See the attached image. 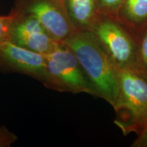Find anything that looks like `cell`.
I'll list each match as a JSON object with an SVG mask.
<instances>
[{"mask_svg": "<svg viewBox=\"0 0 147 147\" xmlns=\"http://www.w3.org/2000/svg\"><path fill=\"white\" fill-rule=\"evenodd\" d=\"M62 43L76 56L97 97L113 106L119 94L118 68L94 34L76 32Z\"/></svg>", "mask_w": 147, "mask_h": 147, "instance_id": "6da1fadb", "label": "cell"}, {"mask_svg": "<svg viewBox=\"0 0 147 147\" xmlns=\"http://www.w3.org/2000/svg\"><path fill=\"white\" fill-rule=\"evenodd\" d=\"M114 123L124 136L140 133L147 123V78L134 68H118Z\"/></svg>", "mask_w": 147, "mask_h": 147, "instance_id": "7a4b0ae2", "label": "cell"}, {"mask_svg": "<svg viewBox=\"0 0 147 147\" xmlns=\"http://www.w3.org/2000/svg\"><path fill=\"white\" fill-rule=\"evenodd\" d=\"M45 56L51 89L97 97L76 56L65 45L60 42L52 52Z\"/></svg>", "mask_w": 147, "mask_h": 147, "instance_id": "3957f363", "label": "cell"}, {"mask_svg": "<svg viewBox=\"0 0 147 147\" xmlns=\"http://www.w3.org/2000/svg\"><path fill=\"white\" fill-rule=\"evenodd\" d=\"M91 32L117 68H134L138 44L119 21L109 16L99 15Z\"/></svg>", "mask_w": 147, "mask_h": 147, "instance_id": "277c9868", "label": "cell"}, {"mask_svg": "<svg viewBox=\"0 0 147 147\" xmlns=\"http://www.w3.org/2000/svg\"><path fill=\"white\" fill-rule=\"evenodd\" d=\"M17 8L36 18L58 42H63L78 32L67 15L63 0H25Z\"/></svg>", "mask_w": 147, "mask_h": 147, "instance_id": "5b68a950", "label": "cell"}, {"mask_svg": "<svg viewBox=\"0 0 147 147\" xmlns=\"http://www.w3.org/2000/svg\"><path fill=\"white\" fill-rule=\"evenodd\" d=\"M0 69L28 75L51 89L45 55L20 47L10 40L0 44Z\"/></svg>", "mask_w": 147, "mask_h": 147, "instance_id": "8992f818", "label": "cell"}, {"mask_svg": "<svg viewBox=\"0 0 147 147\" xmlns=\"http://www.w3.org/2000/svg\"><path fill=\"white\" fill-rule=\"evenodd\" d=\"M16 10V16L11 29L10 41L44 55L52 52L60 42L51 37L36 18L18 8Z\"/></svg>", "mask_w": 147, "mask_h": 147, "instance_id": "52a82bcc", "label": "cell"}, {"mask_svg": "<svg viewBox=\"0 0 147 147\" xmlns=\"http://www.w3.org/2000/svg\"><path fill=\"white\" fill-rule=\"evenodd\" d=\"M115 18L138 44L147 27V0H125Z\"/></svg>", "mask_w": 147, "mask_h": 147, "instance_id": "ba28073f", "label": "cell"}, {"mask_svg": "<svg viewBox=\"0 0 147 147\" xmlns=\"http://www.w3.org/2000/svg\"><path fill=\"white\" fill-rule=\"evenodd\" d=\"M69 19L78 32L91 31L98 14L96 0H63Z\"/></svg>", "mask_w": 147, "mask_h": 147, "instance_id": "9c48e42d", "label": "cell"}, {"mask_svg": "<svg viewBox=\"0 0 147 147\" xmlns=\"http://www.w3.org/2000/svg\"><path fill=\"white\" fill-rule=\"evenodd\" d=\"M134 69L147 78V27L143 31L138 42Z\"/></svg>", "mask_w": 147, "mask_h": 147, "instance_id": "30bf717a", "label": "cell"}, {"mask_svg": "<svg viewBox=\"0 0 147 147\" xmlns=\"http://www.w3.org/2000/svg\"><path fill=\"white\" fill-rule=\"evenodd\" d=\"M125 1V0H96L98 14L115 18Z\"/></svg>", "mask_w": 147, "mask_h": 147, "instance_id": "8fae6325", "label": "cell"}, {"mask_svg": "<svg viewBox=\"0 0 147 147\" xmlns=\"http://www.w3.org/2000/svg\"><path fill=\"white\" fill-rule=\"evenodd\" d=\"M16 16V8L8 15L0 16V44L10 39V32Z\"/></svg>", "mask_w": 147, "mask_h": 147, "instance_id": "7c38bea8", "label": "cell"}, {"mask_svg": "<svg viewBox=\"0 0 147 147\" xmlns=\"http://www.w3.org/2000/svg\"><path fill=\"white\" fill-rule=\"evenodd\" d=\"M18 137L9 131L5 126L0 127V147H10L17 140Z\"/></svg>", "mask_w": 147, "mask_h": 147, "instance_id": "4fadbf2b", "label": "cell"}, {"mask_svg": "<svg viewBox=\"0 0 147 147\" xmlns=\"http://www.w3.org/2000/svg\"><path fill=\"white\" fill-rule=\"evenodd\" d=\"M138 136L132 143L131 147H147V123L140 133Z\"/></svg>", "mask_w": 147, "mask_h": 147, "instance_id": "5bb4252c", "label": "cell"}]
</instances>
